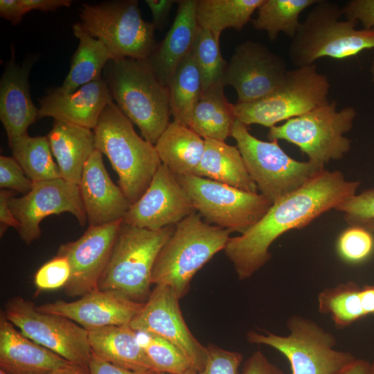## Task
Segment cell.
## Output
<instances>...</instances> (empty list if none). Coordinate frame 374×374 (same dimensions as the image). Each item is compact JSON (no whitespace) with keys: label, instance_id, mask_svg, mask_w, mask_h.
<instances>
[{"label":"cell","instance_id":"cell-1","mask_svg":"<svg viewBox=\"0 0 374 374\" xmlns=\"http://www.w3.org/2000/svg\"><path fill=\"white\" fill-rule=\"evenodd\" d=\"M360 184L339 171L320 172L303 186L272 204L253 226L231 237L224 252L240 280L252 276L271 258L269 247L284 233L305 227L355 195Z\"/></svg>","mask_w":374,"mask_h":374},{"label":"cell","instance_id":"cell-2","mask_svg":"<svg viewBox=\"0 0 374 374\" xmlns=\"http://www.w3.org/2000/svg\"><path fill=\"white\" fill-rule=\"evenodd\" d=\"M102 78L119 109L154 145L170 123L169 91L158 78L148 59L110 60Z\"/></svg>","mask_w":374,"mask_h":374},{"label":"cell","instance_id":"cell-3","mask_svg":"<svg viewBox=\"0 0 374 374\" xmlns=\"http://www.w3.org/2000/svg\"><path fill=\"white\" fill-rule=\"evenodd\" d=\"M96 149L109 160L118 186L132 204L148 188L162 164L154 145L140 136L114 101L103 111L93 130Z\"/></svg>","mask_w":374,"mask_h":374},{"label":"cell","instance_id":"cell-4","mask_svg":"<svg viewBox=\"0 0 374 374\" xmlns=\"http://www.w3.org/2000/svg\"><path fill=\"white\" fill-rule=\"evenodd\" d=\"M195 212L175 226L162 247L152 272V284L171 287L180 299L194 275L224 250L231 231L206 222Z\"/></svg>","mask_w":374,"mask_h":374},{"label":"cell","instance_id":"cell-5","mask_svg":"<svg viewBox=\"0 0 374 374\" xmlns=\"http://www.w3.org/2000/svg\"><path fill=\"white\" fill-rule=\"evenodd\" d=\"M342 8L319 0L292 38L290 62L296 67L311 65L322 57L343 60L374 48V29L359 30L357 21L341 20Z\"/></svg>","mask_w":374,"mask_h":374},{"label":"cell","instance_id":"cell-6","mask_svg":"<svg viewBox=\"0 0 374 374\" xmlns=\"http://www.w3.org/2000/svg\"><path fill=\"white\" fill-rule=\"evenodd\" d=\"M175 226L151 231L122 222L98 289L116 291L131 300L145 303L151 293L154 262Z\"/></svg>","mask_w":374,"mask_h":374},{"label":"cell","instance_id":"cell-7","mask_svg":"<svg viewBox=\"0 0 374 374\" xmlns=\"http://www.w3.org/2000/svg\"><path fill=\"white\" fill-rule=\"evenodd\" d=\"M287 326V335L249 331L247 340L283 354L289 361L291 374H339L357 359L350 353L336 350L335 335L310 319L292 315Z\"/></svg>","mask_w":374,"mask_h":374},{"label":"cell","instance_id":"cell-8","mask_svg":"<svg viewBox=\"0 0 374 374\" xmlns=\"http://www.w3.org/2000/svg\"><path fill=\"white\" fill-rule=\"evenodd\" d=\"M231 136L237 143L247 172L260 193L272 204L296 190L325 168L310 161H299L285 153L277 140L265 141L235 120Z\"/></svg>","mask_w":374,"mask_h":374},{"label":"cell","instance_id":"cell-9","mask_svg":"<svg viewBox=\"0 0 374 374\" xmlns=\"http://www.w3.org/2000/svg\"><path fill=\"white\" fill-rule=\"evenodd\" d=\"M337 103L314 109L269 128V141L284 140L298 146L308 161L325 168L332 160L342 159L350 150V141L344 136L353 126L357 115L350 106L337 110Z\"/></svg>","mask_w":374,"mask_h":374},{"label":"cell","instance_id":"cell-10","mask_svg":"<svg viewBox=\"0 0 374 374\" xmlns=\"http://www.w3.org/2000/svg\"><path fill=\"white\" fill-rule=\"evenodd\" d=\"M330 84L317 64L288 70L281 84L258 100L233 104L237 120L269 128L328 104Z\"/></svg>","mask_w":374,"mask_h":374},{"label":"cell","instance_id":"cell-11","mask_svg":"<svg viewBox=\"0 0 374 374\" xmlns=\"http://www.w3.org/2000/svg\"><path fill=\"white\" fill-rule=\"evenodd\" d=\"M79 11L84 30L106 46L114 60H148L157 46L155 28L143 19L136 0L82 3Z\"/></svg>","mask_w":374,"mask_h":374},{"label":"cell","instance_id":"cell-12","mask_svg":"<svg viewBox=\"0 0 374 374\" xmlns=\"http://www.w3.org/2000/svg\"><path fill=\"white\" fill-rule=\"evenodd\" d=\"M195 211L211 224L244 233L268 211L272 202L251 193L195 175L176 176Z\"/></svg>","mask_w":374,"mask_h":374},{"label":"cell","instance_id":"cell-13","mask_svg":"<svg viewBox=\"0 0 374 374\" xmlns=\"http://www.w3.org/2000/svg\"><path fill=\"white\" fill-rule=\"evenodd\" d=\"M3 312L20 332L71 363L89 367L91 350L88 331L64 317L39 311L21 296L10 299Z\"/></svg>","mask_w":374,"mask_h":374},{"label":"cell","instance_id":"cell-14","mask_svg":"<svg viewBox=\"0 0 374 374\" xmlns=\"http://www.w3.org/2000/svg\"><path fill=\"white\" fill-rule=\"evenodd\" d=\"M9 206L19 224V235L27 244L40 237L39 224L47 216L69 212L80 226L88 222L78 185L62 178L34 182L27 194L11 197Z\"/></svg>","mask_w":374,"mask_h":374},{"label":"cell","instance_id":"cell-15","mask_svg":"<svg viewBox=\"0 0 374 374\" xmlns=\"http://www.w3.org/2000/svg\"><path fill=\"white\" fill-rule=\"evenodd\" d=\"M179 299L169 286L155 285L139 312L130 322L136 332L159 336L179 348L200 372L205 366L208 350L188 329L179 305Z\"/></svg>","mask_w":374,"mask_h":374},{"label":"cell","instance_id":"cell-16","mask_svg":"<svg viewBox=\"0 0 374 374\" xmlns=\"http://www.w3.org/2000/svg\"><path fill=\"white\" fill-rule=\"evenodd\" d=\"M122 222L89 225L80 238L60 246L57 255L65 257L71 267L70 278L64 287L67 296L81 297L98 289Z\"/></svg>","mask_w":374,"mask_h":374},{"label":"cell","instance_id":"cell-17","mask_svg":"<svg viewBox=\"0 0 374 374\" xmlns=\"http://www.w3.org/2000/svg\"><path fill=\"white\" fill-rule=\"evenodd\" d=\"M287 71L283 57L261 43L246 41L235 48L228 63L225 85L234 87L238 103H251L275 91Z\"/></svg>","mask_w":374,"mask_h":374},{"label":"cell","instance_id":"cell-18","mask_svg":"<svg viewBox=\"0 0 374 374\" xmlns=\"http://www.w3.org/2000/svg\"><path fill=\"white\" fill-rule=\"evenodd\" d=\"M195 212L188 194L176 175L161 164L144 193L130 205L123 222L157 231L176 225Z\"/></svg>","mask_w":374,"mask_h":374},{"label":"cell","instance_id":"cell-19","mask_svg":"<svg viewBox=\"0 0 374 374\" xmlns=\"http://www.w3.org/2000/svg\"><path fill=\"white\" fill-rule=\"evenodd\" d=\"M144 303L130 299L112 290L97 289L74 301L57 300L36 306L45 313L60 315L87 330L109 326L130 325Z\"/></svg>","mask_w":374,"mask_h":374},{"label":"cell","instance_id":"cell-20","mask_svg":"<svg viewBox=\"0 0 374 374\" xmlns=\"http://www.w3.org/2000/svg\"><path fill=\"white\" fill-rule=\"evenodd\" d=\"M78 186L89 225L123 220L131 205L120 187L112 181L103 154L96 149L84 165Z\"/></svg>","mask_w":374,"mask_h":374},{"label":"cell","instance_id":"cell-21","mask_svg":"<svg viewBox=\"0 0 374 374\" xmlns=\"http://www.w3.org/2000/svg\"><path fill=\"white\" fill-rule=\"evenodd\" d=\"M112 101L103 78L89 82L71 93H63L56 88L40 100L38 119L52 117L55 121L93 130L103 111Z\"/></svg>","mask_w":374,"mask_h":374},{"label":"cell","instance_id":"cell-22","mask_svg":"<svg viewBox=\"0 0 374 374\" xmlns=\"http://www.w3.org/2000/svg\"><path fill=\"white\" fill-rule=\"evenodd\" d=\"M73 364L24 335L1 311L0 370L8 374H45Z\"/></svg>","mask_w":374,"mask_h":374},{"label":"cell","instance_id":"cell-23","mask_svg":"<svg viewBox=\"0 0 374 374\" xmlns=\"http://www.w3.org/2000/svg\"><path fill=\"white\" fill-rule=\"evenodd\" d=\"M12 55L0 80V120L8 143L28 134V127L39 118V109L34 105L29 91L31 63L17 64L14 53Z\"/></svg>","mask_w":374,"mask_h":374},{"label":"cell","instance_id":"cell-24","mask_svg":"<svg viewBox=\"0 0 374 374\" xmlns=\"http://www.w3.org/2000/svg\"><path fill=\"white\" fill-rule=\"evenodd\" d=\"M177 3V15L170 30L148 58L158 78L167 87L179 64L191 51L199 27L197 0H181Z\"/></svg>","mask_w":374,"mask_h":374},{"label":"cell","instance_id":"cell-25","mask_svg":"<svg viewBox=\"0 0 374 374\" xmlns=\"http://www.w3.org/2000/svg\"><path fill=\"white\" fill-rule=\"evenodd\" d=\"M46 137L61 178L78 185L84 165L96 150L93 130L55 121Z\"/></svg>","mask_w":374,"mask_h":374},{"label":"cell","instance_id":"cell-26","mask_svg":"<svg viewBox=\"0 0 374 374\" xmlns=\"http://www.w3.org/2000/svg\"><path fill=\"white\" fill-rule=\"evenodd\" d=\"M87 331L91 352L98 357L131 371H154L136 332L130 325L109 326Z\"/></svg>","mask_w":374,"mask_h":374},{"label":"cell","instance_id":"cell-27","mask_svg":"<svg viewBox=\"0 0 374 374\" xmlns=\"http://www.w3.org/2000/svg\"><path fill=\"white\" fill-rule=\"evenodd\" d=\"M154 148L161 163L176 176L194 175L205 148L204 139L185 124L173 120Z\"/></svg>","mask_w":374,"mask_h":374},{"label":"cell","instance_id":"cell-28","mask_svg":"<svg viewBox=\"0 0 374 374\" xmlns=\"http://www.w3.org/2000/svg\"><path fill=\"white\" fill-rule=\"evenodd\" d=\"M204 141V152L195 175L244 191L258 193V188L249 175L237 146L222 141Z\"/></svg>","mask_w":374,"mask_h":374},{"label":"cell","instance_id":"cell-29","mask_svg":"<svg viewBox=\"0 0 374 374\" xmlns=\"http://www.w3.org/2000/svg\"><path fill=\"white\" fill-rule=\"evenodd\" d=\"M79 44L71 62L70 69L61 87L57 89L63 93H71L80 87L100 80L107 64L113 59L106 46L91 37L81 23L72 26Z\"/></svg>","mask_w":374,"mask_h":374},{"label":"cell","instance_id":"cell-30","mask_svg":"<svg viewBox=\"0 0 374 374\" xmlns=\"http://www.w3.org/2000/svg\"><path fill=\"white\" fill-rule=\"evenodd\" d=\"M224 86L202 91L187 126L204 139L225 141L236 120L233 104L224 93Z\"/></svg>","mask_w":374,"mask_h":374},{"label":"cell","instance_id":"cell-31","mask_svg":"<svg viewBox=\"0 0 374 374\" xmlns=\"http://www.w3.org/2000/svg\"><path fill=\"white\" fill-rule=\"evenodd\" d=\"M263 1L197 0L198 25L212 32L220 39L224 29L241 30Z\"/></svg>","mask_w":374,"mask_h":374},{"label":"cell","instance_id":"cell-32","mask_svg":"<svg viewBox=\"0 0 374 374\" xmlns=\"http://www.w3.org/2000/svg\"><path fill=\"white\" fill-rule=\"evenodd\" d=\"M171 115L187 125L202 93V80L192 51L179 64L168 84Z\"/></svg>","mask_w":374,"mask_h":374},{"label":"cell","instance_id":"cell-33","mask_svg":"<svg viewBox=\"0 0 374 374\" xmlns=\"http://www.w3.org/2000/svg\"><path fill=\"white\" fill-rule=\"evenodd\" d=\"M9 145L13 158L33 182L61 178L46 136L26 134L15 139Z\"/></svg>","mask_w":374,"mask_h":374},{"label":"cell","instance_id":"cell-34","mask_svg":"<svg viewBox=\"0 0 374 374\" xmlns=\"http://www.w3.org/2000/svg\"><path fill=\"white\" fill-rule=\"evenodd\" d=\"M319 0H264L258 8L257 17L251 20L253 27L264 30L271 40L280 33L292 38L299 28V17L306 8Z\"/></svg>","mask_w":374,"mask_h":374},{"label":"cell","instance_id":"cell-35","mask_svg":"<svg viewBox=\"0 0 374 374\" xmlns=\"http://www.w3.org/2000/svg\"><path fill=\"white\" fill-rule=\"evenodd\" d=\"M360 290L353 281L323 289L317 297L319 312L329 315L337 328L350 326L366 317L361 303Z\"/></svg>","mask_w":374,"mask_h":374},{"label":"cell","instance_id":"cell-36","mask_svg":"<svg viewBox=\"0 0 374 374\" xmlns=\"http://www.w3.org/2000/svg\"><path fill=\"white\" fill-rule=\"evenodd\" d=\"M191 51L200 73L202 91L225 86L228 63L222 56L220 39L199 26Z\"/></svg>","mask_w":374,"mask_h":374},{"label":"cell","instance_id":"cell-37","mask_svg":"<svg viewBox=\"0 0 374 374\" xmlns=\"http://www.w3.org/2000/svg\"><path fill=\"white\" fill-rule=\"evenodd\" d=\"M145 354L158 373L181 374L195 368L190 359L169 341L148 332H136ZM138 336V335H137Z\"/></svg>","mask_w":374,"mask_h":374},{"label":"cell","instance_id":"cell-38","mask_svg":"<svg viewBox=\"0 0 374 374\" xmlns=\"http://www.w3.org/2000/svg\"><path fill=\"white\" fill-rule=\"evenodd\" d=\"M337 251L340 258L352 264L368 258L374 251L373 233L361 226H350L339 236Z\"/></svg>","mask_w":374,"mask_h":374},{"label":"cell","instance_id":"cell-39","mask_svg":"<svg viewBox=\"0 0 374 374\" xmlns=\"http://www.w3.org/2000/svg\"><path fill=\"white\" fill-rule=\"evenodd\" d=\"M71 275L68 260L61 256L44 263L35 273L34 283L39 290H52L64 287Z\"/></svg>","mask_w":374,"mask_h":374},{"label":"cell","instance_id":"cell-40","mask_svg":"<svg viewBox=\"0 0 374 374\" xmlns=\"http://www.w3.org/2000/svg\"><path fill=\"white\" fill-rule=\"evenodd\" d=\"M336 210L344 213L346 222L350 226L374 218V188L355 195Z\"/></svg>","mask_w":374,"mask_h":374},{"label":"cell","instance_id":"cell-41","mask_svg":"<svg viewBox=\"0 0 374 374\" xmlns=\"http://www.w3.org/2000/svg\"><path fill=\"white\" fill-rule=\"evenodd\" d=\"M208 356L204 368L198 374H238L242 355L215 345L207 346Z\"/></svg>","mask_w":374,"mask_h":374},{"label":"cell","instance_id":"cell-42","mask_svg":"<svg viewBox=\"0 0 374 374\" xmlns=\"http://www.w3.org/2000/svg\"><path fill=\"white\" fill-rule=\"evenodd\" d=\"M34 182L28 178L13 157H0V187L22 194L30 191Z\"/></svg>","mask_w":374,"mask_h":374},{"label":"cell","instance_id":"cell-43","mask_svg":"<svg viewBox=\"0 0 374 374\" xmlns=\"http://www.w3.org/2000/svg\"><path fill=\"white\" fill-rule=\"evenodd\" d=\"M342 10L346 20L359 21L364 29H373L374 0H352Z\"/></svg>","mask_w":374,"mask_h":374},{"label":"cell","instance_id":"cell-44","mask_svg":"<svg viewBox=\"0 0 374 374\" xmlns=\"http://www.w3.org/2000/svg\"><path fill=\"white\" fill-rule=\"evenodd\" d=\"M240 374H285L260 350L254 352L244 363Z\"/></svg>","mask_w":374,"mask_h":374},{"label":"cell","instance_id":"cell-45","mask_svg":"<svg viewBox=\"0 0 374 374\" xmlns=\"http://www.w3.org/2000/svg\"><path fill=\"white\" fill-rule=\"evenodd\" d=\"M89 374H159L153 370L131 371L111 364L91 352L89 364Z\"/></svg>","mask_w":374,"mask_h":374},{"label":"cell","instance_id":"cell-46","mask_svg":"<svg viewBox=\"0 0 374 374\" xmlns=\"http://www.w3.org/2000/svg\"><path fill=\"white\" fill-rule=\"evenodd\" d=\"M14 195L10 190H0V236L2 237L8 227L18 230L19 222L15 217L9 206V199Z\"/></svg>","mask_w":374,"mask_h":374},{"label":"cell","instance_id":"cell-47","mask_svg":"<svg viewBox=\"0 0 374 374\" xmlns=\"http://www.w3.org/2000/svg\"><path fill=\"white\" fill-rule=\"evenodd\" d=\"M175 0H146L152 12V24L154 27L161 30L165 26Z\"/></svg>","mask_w":374,"mask_h":374},{"label":"cell","instance_id":"cell-48","mask_svg":"<svg viewBox=\"0 0 374 374\" xmlns=\"http://www.w3.org/2000/svg\"><path fill=\"white\" fill-rule=\"evenodd\" d=\"M24 14L31 10L54 11L61 7H69L71 0H19Z\"/></svg>","mask_w":374,"mask_h":374},{"label":"cell","instance_id":"cell-49","mask_svg":"<svg viewBox=\"0 0 374 374\" xmlns=\"http://www.w3.org/2000/svg\"><path fill=\"white\" fill-rule=\"evenodd\" d=\"M24 15L19 0L0 1V16L12 25L19 24Z\"/></svg>","mask_w":374,"mask_h":374},{"label":"cell","instance_id":"cell-50","mask_svg":"<svg viewBox=\"0 0 374 374\" xmlns=\"http://www.w3.org/2000/svg\"><path fill=\"white\" fill-rule=\"evenodd\" d=\"M359 296L366 315L374 314V285L361 287Z\"/></svg>","mask_w":374,"mask_h":374},{"label":"cell","instance_id":"cell-51","mask_svg":"<svg viewBox=\"0 0 374 374\" xmlns=\"http://www.w3.org/2000/svg\"><path fill=\"white\" fill-rule=\"evenodd\" d=\"M339 374H371V364L362 359H356Z\"/></svg>","mask_w":374,"mask_h":374},{"label":"cell","instance_id":"cell-52","mask_svg":"<svg viewBox=\"0 0 374 374\" xmlns=\"http://www.w3.org/2000/svg\"><path fill=\"white\" fill-rule=\"evenodd\" d=\"M45 374H89V367L73 364L70 366L55 370Z\"/></svg>","mask_w":374,"mask_h":374},{"label":"cell","instance_id":"cell-53","mask_svg":"<svg viewBox=\"0 0 374 374\" xmlns=\"http://www.w3.org/2000/svg\"><path fill=\"white\" fill-rule=\"evenodd\" d=\"M352 226H361L374 233V218L357 223Z\"/></svg>","mask_w":374,"mask_h":374},{"label":"cell","instance_id":"cell-54","mask_svg":"<svg viewBox=\"0 0 374 374\" xmlns=\"http://www.w3.org/2000/svg\"><path fill=\"white\" fill-rule=\"evenodd\" d=\"M159 374H168V373H159ZM181 374H198V372L195 368H191L189 370H188L187 371H186L185 373H181Z\"/></svg>","mask_w":374,"mask_h":374},{"label":"cell","instance_id":"cell-55","mask_svg":"<svg viewBox=\"0 0 374 374\" xmlns=\"http://www.w3.org/2000/svg\"><path fill=\"white\" fill-rule=\"evenodd\" d=\"M371 80L373 82H374V60L372 62V65L371 67Z\"/></svg>","mask_w":374,"mask_h":374},{"label":"cell","instance_id":"cell-56","mask_svg":"<svg viewBox=\"0 0 374 374\" xmlns=\"http://www.w3.org/2000/svg\"><path fill=\"white\" fill-rule=\"evenodd\" d=\"M371 373L374 374V362L371 364Z\"/></svg>","mask_w":374,"mask_h":374},{"label":"cell","instance_id":"cell-57","mask_svg":"<svg viewBox=\"0 0 374 374\" xmlns=\"http://www.w3.org/2000/svg\"><path fill=\"white\" fill-rule=\"evenodd\" d=\"M0 374H8V373H5L4 371L0 370Z\"/></svg>","mask_w":374,"mask_h":374}]
</instances>
